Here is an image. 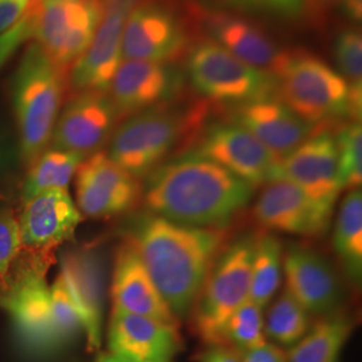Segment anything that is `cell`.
Wrapping results in <instances>:
<instances>
[{
	"instance_id": "obj_15",
	"label": "cell",
	"mask_w": 362,
	"mask_h": 362,
	"mask_svg": "<svg viewBox=\"0 0 362 362\" xmlns=\"http://www.w3.org/2000/svg\"><path fill=\"white\" fill-rule=\"evenodd\" d=\"M184 85V73L173 64L124 61L107 94L119 119H125L145 109L176 101Z\"/></svg>"
},
{
	"instance_id": "obj_25",
	"label": "cell",
	"mask_w": 362,
	"mask_h": 362,
	"mask_svg": "<svg viewBox=\"0 0 362 362\" xmlns=\"http://www.w3.org/2000/svg\"><path fill=\"white\" fill-rule=\"evenodd\" d=\"M333 248L346 278L354 287L362 279V194L353 189L344 197L334 224Z\"/></svg>"
},
{
	"instance_id": "obj_31",
	"label": "cell",
	"mask_w": 362,
	"mask_h": 362,
	"mask_svg": "<svg viewBox=\"0 0 362 362\" xmlns=\"http://www.w3.org/2000/svg\"><path fill=\"white\" fill-rule=\"evenodd\" d=\"M341 191L358 189L362 182V129L360 122H344L334 134Z\"/></svg>"
},
{
	"instance_id": "obj_42",
	"label": "cell",
	"mask_w": 362,
	"mask_h": 362,
	"mask_svg": "<svg viewBox=\"0 0 362 362\" xmlns=\"http://www.w3.org/2000/svg\"><path fill=\"white\" fill-rule=\"evenodd\" d=\"M94 362H134L129 360V358H127V357H122V356H119V354H116V353H112V351H109V353H103V354H100L98 357H97V360Z\"/></svg>"
},
{
	"instance_id": "obj_43",
	"label": "cell",
	"mask_w": 362,
	"mask_h": 362,
	"mask_svg": "<svg viewBox=\"0 0 362 362\" xmlns=\"http://www.w3.org/2000/svg\"><path fill=\"white\" fill-rule=\"evenodd\" d=\"M6 160H7V157H6V146H4V144H3L1 139H0V172L4 168Z\"/></svg>"
},
{
	"instance_id": "obj_16",
	"label": "cell",
	"mask_w": 362,
	"mask_h": 362,
	"mask_svg": "<svg viewBox=\"0 0 362 362\" xmlns=\"http://www.w3.org/2000/svg\"><path fill=\"white\" fill-rule=\"evenodd\" d=\"M321 128L279 161L278 179L293 182L314 202L334 211L342 192L336 139L332 132Z\"/></svg>"
},
{
	"instance_id": "obj_44",
	"label": "cell",
	"mask_w": 362,
	"mask_h": 362,
	"mask_svg": "<svg viewBox=\"0 0 362 362\" xmlns=\"http://www.w3.org/2000/svg\"><path fill=\"white\" fill-rule=\"evenodd\" d=\"M218 1H221L224 4H230L236 8H243V6L246 3V0H218Z\"/></svg>"
},
{
	"instance_id": "obj_41",
	"label": "cell",
	"mask_w": 362,
	"mask_h": 362,
	"mask_svg": "<svg viewBox=\"0 0 362 362\" xmlns=\"http://www.w3.org/2000/svg\"><path fill=\"white\" fill-rule=\"evenodd\" d=\"M306 1H308V0H306ZM309 1H310L311 7H315V8L324 11V10L336 7V6L342 7V6L346 4L349 0H309Z\"/></svg>"
},
{
	"instance_id": "obj_4",
	"label": "cell",
	"mask_w": 362,
	"mask_h": 362,
	"mask_svg": "<svg viewBox=\"0 0 362 362\" xmlns=\"http://www.w3.org/2000/svg\"><path fill=\"white\" fill-rule=\"evenodd\" d=\"M207 116L203 105H158L125 118L110 141L109 157L143 181L158 168L179 144L199 134Z\"/></svg>"
},
{
	"instance_id": "obj_40",
	"label": "cell",
	"mask_w": 362,
	"mask_h": 362,
	"mask_svg": "<svg viewBox=\"0 0 362 362\" xmlns=\"http://www.w3.org/2000/svg\"><path fill=\"white\" fill-rule=\"evenodd\" d=\"M149 1L153 0H100V4L103 10V16L107 13H119L128 18L132 11Z\"/></svg>"
},
{
	"instance_id": "obj_20",
	"label": "cell",
	"mask_w": 362,
	"mask_h": 362,
	"mask_svg": "<svg viewBox=\"0 0 362 362\" xmlns=\"http://www.w3.org/2000/svg\"><path fill=\"white\" fill-rule=\"evenodd\" d=\"M83 216L67 189H50L23 202L18 218L23 248L40 255L74 238Z\"/></svg>"
},
{
	"instance_id": "obj_5",
	"label": "cell",
	"mask_w": 362,
	"mask_h": 362,
	"mask_svg": "<svg viewBox=\"0 0 362 362\" xmlns=\"http://www.w3.org/2000/svg\"><path fill=\"white\" fill-rule=\"evenodd\" d=\"M65 91V73L52 64L37 42L31 43L13 79V112L26 168L50 146Z\"/></svg>"
},
{
	"instance_id": "obj_24",
	"label": "cell",
	"mask_w": 362,
	"mask_h": 362,
	"mask_svg": "<svg viewBox=\"0 0 362 362\" xmlns=\"http://www.w3.org/2000/svg\"><path fill=\"white\" fill-rule=\"evenodd\" d=\"M127 16L107 13L95 31L85 52L71 66L70 85L76 93H107L119 65L122 64L121 39Z\"/></svg>"
},
{
	"instance_id": "obj_9",
	"label": "cell",
	"mask_w": 362,
	"mask_h": 362,
	"mask_svg": "<svg viewBox=\"0 0 362 362\" xmlns=\"http://www.w3.org/2000/svg\"><path fill=\"white\" fill-rule=\"evenodd\" d=\"M103 21L100 0H42L34 37L61 71L85 52Z\"/></svg>"
},
{
	"instance_id": "obj_22",
	"label": "cell",
	"mask_w": 362,
	"mask_h": 362,
	"mask_svg": "<svg viewBox=\"0 0 362 362\" xmlns=\"http://www.w3.org/2000/svg\"><path fill=\"white\" fill-rule=\"evenodd\" d=\"M109 351L134 362H170L182 348L177 326L113 308Z\"/></svg>"
},
{
	"instance_id": "obj_12",
	"label": "cell",
	"mask_w": 362,
	"mask_h": 362,
	"mask_svg": "<svg viewBox=\"0 0 362 362\" xmlns=\"http://www.w3.org/2000/svg\"><path fill=\"white\" fill-rule=\"evenodd\" d=\"M189 45L185 23L173 10L149 1L132 11L122 30L121 52L125 61L173 64Z\"/></svg>"
},
{
	"instance_id": "obj_11",
	"label": "cell",
	"mask_w": 362,
	"mask_h": 362,
	"mask_svg": "<svg viewBox=\"0 0 362 362\" xmlns=\"http://www.w3.org/2000/svg\"><path fill=\"white\" fill-rule=\"evenodd\" d=\"M189 152L219 164L255 188L278 180L279 161L250 132L231 121L200 130Z\"/></svg>"
},
{
	"instance_id": "obj_45",
	"label": "cell",
	"mask_w": 362,
	"mask_h": 362,
	"mask_svg": "<svg viewBox=\"0 0 362 362\" xmlns=\"http://www.w3.org/2000/svg\"><path fill=\"white\" fill-rule=\"evenodd\" d=\"M42 0H30V7H38Z\"/></svg>"
},
{
	"instance_id": "obj_8",
	"label": "cell",
	"mask_w": 362,
	"mask_h": 362,
	"mask_svg": "<svg viewBox=\"0 0 362 362\" xmlns=\"http://www.w3.org/2000/svg\"><path fill=\"white\" fill-rule=\"evenodd\" d=\"M30 254L26 267L10 274L0 288V306L11 315L22 346L33 354L45 356L65 344L54 324L50 287L45 278L52 255Z\"/></svg>"
},
{
	"instance_id": "obj_39",
	"label": "cell",
	"mask_w": 362,
	"mask_h": 362,
	"mask_svg": "<svg viewBox=\"0 0 362 362\" xmlns=\"http://www.w3.org/2000/svg\"><path fill=\"white\" fill-rule=\"evenodd\" d=\"M200 362H243L242 353L228 345H209L200 357Z\"/></svg>"
},
{
	"instance_id": "obj_7",
	"label": "cell",
	"mask_w": 362,
	"mask_h": 362,
	"mask_svg": "<svg viewBox=\"0 0 362 362\" xmlns=\"http://www.w3.org/2000/svg\"><path fill=\"white\" fill-rule=\"evenodd\" d=\"M255 236L250 233L226 246L194 302V333L207 346L219 344L223 326L250 297Z\"/></svg>"
},
{
	"instance_id": "obj_6",
	"label": "cell",
	"mask_w": 362,
	"mask_h": 362,
	"mask_svg": "<svg viewBox=\"0 0 362 362\" xmlns=\"http://www.w3.org/2000/svg\"><path fill=\"white\" fill-rule=\"evenodd\" d=\"M187 73L194 90L218 104L278 98V79L272 73L248 65L211 40L188 50Z\"/></svg>"
},
{
	"instance_id": "obj_35",
	"label": "cell",
	"mask_w": 362,
	"mask_h": 362,
	"mask_svg": "<svg viewBox=\"0 0 362 362\" xmlns=\"http://www.w3.org/2000/svg\"><path fill=\"white\" fill-rule=\"evenodd\" d=\"M38 7H30L18 25L0 35V69L26 40L34 37L35 15Z\"/></svg>"
},
{
	"instance_id": "obj_33",
	"label": "cell",
	"mask_w": 362,
	"mask_h": 362,
	"mask_svg": "<svg viewBox=\"0 0 362 362\" xmlns=\"http://www.w3.org/2000/svg\"><path fill=\"white\" fill-rule=\"evenodd\" d=\"M337 65L341 76L351 85H361L362 38L356 28H346L338 33L334 42Z\"/></svg>"
},
{
	"instance_id": "obj_1",
	"label": "cell",
	"mask_w": 362,
	"mask_h": 362,
	"mask_svg": "<svg viewBox=\"0 0 362 362\" xmlns=\"http://www.w3.org/2000/svg\"><path fill=\"white\" fill-rule=\"evenodd\" d=\"M257 188L202 156L187 152L145 177L146 212L200 228H227Z\"/></svg>"
},
{
	"instance_id": "obj_19",
	"label": "cell",
	"mask_w": 362,
	"mask_h": 362,
	"mask_svg": "<svg viewBox=\"0 0 362 362\" xmlns=\"http://www.w3.org/2000/svg\"><path fill=\"white\" fill-rule=\"evenodd\" d=\"M286 290L309 314L330 315L344 302V286L334 267L320 252L291 245L284 257Z\"/></svg>"
},
{
	"instance_id": "obj_3",
	"label": "cell",
	"mask_w": 362,
	"mask_h": 362,
	"mask_svg": "<svg viewBox=\"0 0 362 362\" xmlns=\"http://www.w3.org/2000/svg\"><path fill=\"white\" fill-rule=\"evenodd\" d=\"M272 74L278 79V98L315 127L360 122L362 85H351L318 57L285 52Z\"/></svg>"
},
{
	"instance_id": "obj_36",
	"label": "cell",
	"mask_w": 362,
	"mask_h": 362,
	"mask_svg": "<svg viewBox=\"0 0 362 362\" xmlns=\"http://www.w3.org/2000/svg\"><path fill=\"white\" fill-rule=\"evenodd\" d=\"M306 0H247L246 10L267 13L274 16L296 19L303 13Z\"/></svg>"
},
{
	"instance_id": "obj_21",
	"label": "cell",
	"mask_w": 362,
	"mask_h": 362,
	"mask_svg": "<svg viewBox=\"0 0 362 362\" xmlns=\"http://www.w3.org/2000/svg\"><path fill=\"white\" fill-rule=\"evenodd\" d=\"M230 121L250 132L281 161L315 132L279 98H266L231 107Z\"/></svg>"
},
{
	"instance_id": "obj_37",
	"label": "cell",
	"mask_w": 362,
	"mask_h": 362,
	"mask_svg": "<svg viewBox=\"0 0 362 362\" xmlns=\"http://www.w3.org/2000/svg\"><path fill=\"white\" fill-rule=\"evenodd\" d=\"M28 8L30 0H0V35L18 25Z\"/></svg>"
},
{
	"instance_id": "obj_27",
	"label": "cell",
	"mask_w": 362,
	"mask_h": 362,
	"mask_svg": "<svg viewBox=\"0 0 362 362\" xmlns=\"http://www.w3.org/2000/svg\"><path fill=\"white\" fill-rule=\"evenodd\" d=\"M284 270V247L274 233L255 236L254 255L251 263L250 297L260 309L266 308L279 290Z\"/></svg>"
},
{
	"instance_id": "obj_28",
	"label": "cell",
	"mask_w": 362,
	"mask_h": 362,
	"mask_svg": "<svg viewBox=\"0 0 362 362\" xmlns=\"http://www.w3.org/2000/svg\"><path fill=\"white\" fill-rule=\"evenodd\" d=\"M85 158L74 152L49 146L27 168L28 172L22 189L23 202L45 191L67 189Z\"/></svg>"
},
{
	"instance_id": "obj_34",
	"label": "cell",
	"mask_w": 362,
	"mask_h": 362,
	"mask_svg": "<svg viewBox=\"0 0 362 362\" xmlns=\"http://www.w3.org/2000/svg\"><path fill=\"white\" fill-rule=\"evenodd\" d=\"M23 250L18 218L10 209H0V288L11 274L13 262Z\"/></svg>"
},
{
	"instance_id": "obj_2",
	"label": "cell",
	"mask_w": 362,
	"mask_h": 362,
	"mask_svg": "<svg viewBox=\"0 0 362 362\" xmlns=\"http://www.w3.org/2000/svg\"><path fill=\"white\" fill-rule=\"evenodd\" d=\"M228 236L227 228L182 226L145 211L133 221L128 240L169 309L180 320L194 309Z\"/></svg>"
},
{
	"instance_id": "obj_10",
	"label": "cell",
	"mask_w": 362,
	"mask_h": 362,
	"mask_svg": "<svg viewBox=\"0 0 362 362\" xmlns=\"http://www.w3.org/2000/svg\"><path fill=\"white\" fill-rule=\"evenodd\" d=\"M77 206L82 216L110 219L143 204V181L116 164L105 151L88 156L76 173Z\"/></svg>"
},
{
	"instance_id": "obj_18",
	"label": "cell",
	"mask_w": 362,
	"mask_h": 362,
	"mask_svg": "<svg viewBox=\"0 0 362 362\" xmlns=\"http://www.w3.org/2000/svg\"><path fill=\"white\" fill-rule=\"evenodd\" d=\"M59 275L81 318L88 349H100L106 296L104 260L91 248L70 250L61 257Z\"/></svg>"
},
{
	"instance_id": "obj_26",
	"label": "cell",
	"mask_w": 362,
	"mask_h": 362,
	"mask_svg": "<svg viewBox=\"0 0 362 362\" xmlns=\"http://www.w3.org/2000/svg\"><path fill=\"white\" fill-rule=\"evenodd\" d=\"M354 324L344 314L325 315L286 353L288 362H338Z\"/></svg>"
},
{
	"instance_id": "obj_38",
	"label": "cell",
	"mask_w": 362,
	"mask_h": 362,
	"mask_svg": "<svg viewBox=\"0 0 362 362\" xmlns=\"http://www.w3.org/2000/svg\"><path fill=\"white\" fill-rule=\"evenodd\" d=\"M243 362H288L285 351L274 344H264L255 349L242 353Z\"/></svg>"
},
{
	"instance_id": "obj_14",
	"label": "cell",
	"mask_w": 362,
	"mask_h": 362,
	"mask_svg": "<svg viewBox=\"0 0 362 362\" xmlns=\"http://www.w3.org/2000/svg\"><path fill=\"white\" fill-rule=\"evenodd\" d=\"M334 211L314 202L290 181L263 185L252 208L254 219L264 230L305 238L327 233Z\"/></svg>"
},
{
	"instance_id": "obj_29",
	"label": "cell",
	"mask_w": 362,
	"mask_h": 362,
	"mask_svg": "<svg viewBox=\"0 0 362 362\" xmlns=\"http://www.w3.org/2000/svg\"><path fill=\"white\" fill-rule=\"evenodd\" d=\"M310 314L287 290L272 303L264 321V334L284 346L296 345L310 329Z\"/></svg>"
},
{
	"instance_id": "obj_23",
	"label": "cell",
	"mask_w": 362,
	"mask_h": 362,
	"mask_svg": "<svg viewBox=\"0 0 362 362\" xmlns=\"http://www.w3.org/2000/svg\"><path fill=\"white\" fill-rule=\"evenodd\" d=\"M113 308L179 327V318L158 293L137 250L125 240L118 247L112 278Z\"/></svg>"
},
{
	"instance_id": "obj_30",
	"label": "cell",
	"mask_w": 362,
	"mask_h": 362,
	"mask_svg": "<svg viewBox=\"0 0 362 362\" xmlns=\"http://www.w3.org/2000/svg\"><path fill=\"white\" fill-rule=\"evenodd\" d=\"M266 342L263 309L247 299L238 310L233 311V315L223 326L218 345H228L245 353L247 350L259 348Z\"/></svg>"
},
{
	"instance_id": "obj_13",
	"label": "cell",
	"mask_w": 362,
	"mask_h": 362,
	"mask_svg": "<svg viewBox=\"0 0 362 362\" xmlns=\"http://www.w3.org/2000/svg\"><path fill=\"white\" fill-rule=\"evenodd\" d=\"M119 121L107 93H77L62 107L50 146L88 157L104 149Z\"/></svg>"
},
{
	"instance_id": "obj_17",
	"label": "cell",
	"mask_w": 362,
	"mask_h": 362,
	"mask_svg": "<svg viewBox=\"0 0 362 362\" xmlns=\"http://www.w3.org/2000/svg\"><path fill=\"white\" fill-rule=\"evenodd\" d=\"M189 13L208 40L248 65L272 73L285 54L263 30L239 15L200 4H192Z\"/></svg>"
},
{
	"instance_id": "obj_32",
	"label": "cell",
	"mask_w": 362,
	"mask_h": 362,
	"mask_svg": "<svg viewBox=\"0 0 362 362\" xmlns=\"http://www.w3.org/2000/svg\"><path fill=\"white\" fill-rule=\"evenodd\" d=\"M50 300L54 324L58 334L66 345L69 341L79 334V332H82V322L66 288L65 282L59 274L50 287Z\"/></svg>"
}]
</instances>
